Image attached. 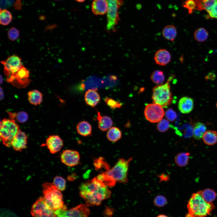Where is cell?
I'll use <instances>...</instances> for the list:
<instances>
[{
    "label": "cell",
    "instance_id": "1",
    "mask_svg": "<svg viewBox=\"0 0 217 217\" xmlns=\"http://www.w3.org/2000/svg\"><path fill=\"white\" fill-rule=\"evenodd\" d=\"M79 189L80 195L87 206L99 205L102 201L110 198L111 194L108 187L96 177L82 183Z\"/></svg>",
    "mask_w": 217,
    "mask_h": 217
},
{
    "label": "cell",
    "instance_id": "2",
    "mask_svg": "<svg viewBox=\"0 0 217 217\" xmlns=\"http://www.w3.org/2000/svg\"><path fill=\"white\" fill-rule=\"evenodd\" d=\"M188 213L193 217H206L215 208L212 203L206 202L197 192L193 193L188 202Z\"/></svg>",
    "mask_w": 217,
    "mask_h": 217
},
{
    "label": "cell",
    "instance_id": "3",
    "mask_svg": "<svg viewBox=\"0 0 217 217\" xmlns=\"http://www.w3.org/2000/svg\"><path fill=\"white\" fill-rule=\"evenodd\" d=\"M174 77V75H171L165 83L153 88L152 97L153 103L158 104L163 108H166L171 104L172 97L170 83Z\"/></svg>",
    "mask_w": 217,
    "mask_h": 217
},
{
    "label": "cell",
    "instance_id": "4",
    "mask_svg": "<svg viewBox=\"0 0 217 217\" xmlns=\"http://www.w3.org/2000/svg\"><path fill=\"white\" fill-rule=\"evenodd\" d=\"M42 187L43 197L51 208L55 211L63 206L62 195L53 183L46 182L43 184Z\"/></svg>",
    "mask_w": 217,
    "mask_h": 217
},
{
    "label": "cell",
    "instance_id": "5",
    "mask_svg": "<svg viewBox=\"0 0 217 217\" xmlns=\"http://www.w3.org/2000/svg\"><path fill=\"white\" fill-rule=\"evenodd\" d=\"M20 129L14 119H3L1 122L0 130V139L3 144L6 147H11V141Z\"/></svg>",
    "mask_w": 217,
    "mask_h": 217
},
{
    "label": "cell",
    "instance_id": "6",
    "mask_svg": "<svg viewBox=\"0 0 217 217\" xmlns=\"http://www.w3.org/2000/svg\"><path fill=\"white\" fill-rule=\"evenodd\" d=\"M132 158L127 160L123 158L118 159L114 166L105 172L116 182L126 183L128 182L127 174L129 162Z\"/></svg>",
    "mask_w": 217,
    "mask_h": 217
},
{
    "label": "cell",
    "instance_id": "7",
    "mask_svg": "<svg viewBox=\"0 0 217 217\" xmlns=\"http://www.w3.org/2000/svg\"><path fill=\"white\" fill-rule=\"evenodd\" d=\"M107 5L106 29L108 31H115V27L120 20L118 11L123 5V0H105Z\"/></svg>",
    "mask_w": 217,
    "mask_h": 217
},
{
    "label": "cell",
    "instance_id": "8",
    "mask_svg": "<svg viewBox=\"0 0 217 217\" xmlns=\"http://www.w3.org/2000/svg\"><path fill=\"white\" fill-rule=\"evenodd\" d=\"M89 209L84 204L79 205L67 210L65 205L55 211L56 217H88Z\"/></svg>",
    "mask_w": 217,
    "mask_h": 217
},
{
    "label": "cell",
    "instance_id": "9",
    "mask_svg": "<svg viewBox=\"0 0 217 217\" xmlns=\"http://www.w3.org/2000/svg\"><path fill=\"white\" fill-rule=\"evenodd\" d=\"M31 213L33 217H56L55 211L48 205L42 197L32 205Z\"/></svg>",
    "mask_w": 217,
    "mask_h": 217
},
{
    "label": "cell",
    "instance_id": "10",
    "mask_svg": "<svg viewBox=\"0 0 217 217\" xmlns=\"http://www.w3.org/2000/svg\"><path fill=\"white\" fill-rule=\"evenodd\" d=\"M29 73V71L23 65L15 74L7 77V81L17 87H24L30 83Z\"/></svg>",
    "mask_w": 217,
    "mask_h": 217
},
{
    "label": "cell",
    "instance_id": "11",
    "mask_svg": "<svg viewBox=\"0 0 217 217\" xmlns=\"http://www.w3.org/2000/svg\"><path fill=\"white\" fill-rule=\"evenodd\" d=\"M144 114L146 118L151 123H157L163 118L165 112L163 107L156 103L149 104L145 107Z\"/></svg>",
    "mask_w": 217,
    "mask_h": 217
},
{
    "label": "cell",
    "instance_id": "12",
    "mask_svg": "<svg viewBox=\"0 0 217 217\" xmlns=\"http://www.w3.org/2000/svg\"><path fill=\"white\" fill-rule=\"evenodd\" d=\"M1 63L3 65L4 72L7 77L15 74L23 65L21 58L15 55L9 56Z\"/></svg>",
    "mask_w": 217,
    "mask_h": 217
},
{
    "label": "cell",
    "instance_id": "13",
    "mask_svg": "<svg viewBox=\"0 0 217 217\" xmlns=\"http://www.w3.org/2000/svg\"><path fill=\"white\" fill-rule=\"evenodd\" d=\"M196 9L205 10L208 13L207 19H217V0H195Z\"/></svg>",
    "mask_w": 217,
    "mask_h": 217
},
{
    "label": "cell",
    "instance_id": "14",
    "mask_svg": "<svg viewBox=\"0 0 217 217\" xmlns=\"http://www.w3.org/2000/svg\"><path fill=\"white\" fill-rule=\"evenodd\" d=\"M60 158L62 163L70 167L77 165L79 164L80 159L78 152L70 149L64 150L61 154Z\"/></svg>",
    "mask_w": 217,
    "mask_h": 217
},
{
    "label": "cell",
    "instance_id": "15",
    "mask_svg": "<svg viewBox=\"0 0 217 217\" xmlns=\"http://www.w3.org/2000/svg\"><path fill=\"white\" fill-rule=\"evenodd\" d=\"M27 137L26 134L20 129L13 139L11 146L14 149L21 152L26 148L27 144Z\"/></svg>",
    "mask_w": 217,
    "mask_h": 217
},
{
    "label": "cell",
    "instance_id": "16",
    "mask_svg": "<svg viewBox=\"0 0 217 217\" xmlns=\"http://www.w3.org/2000/svg\"><path fill=\"white\" fill-rule=\"evenodd\" d=\"M46 145L50 153L55 154L59 152L63 145V141L58 135H50L46 139Z\"/></svg>",
    "mask_w": 217,
    "mask_h": 217
},
{
    "label": "cell",
    "instance_id": "17",
    "mask_svg": "<svg viewBox=\"0 0 217 217\" xmlns=\"http://www.w3.org/2000/svg\"><path fill=\"white\" fill-rule=\"evenodd\" d=\"M171 55L170 52L165 49H161L155 53L154 60L156 64L165 66L168 64L171 61Z\"/></svg>",
    "mask_w": 217,
    "mask_h": 217
},
{
    "label": "cell",
    "instance_id": "18",
    "mask_svg": "<svg viewBox=\"0 0 217 217\" xmlns=\"http://www.w3.org/2000/svg\"><path fill=\"white\" fill-rule=\"evenodd\" d=\"M178 108L180 111L183 114L190 113L194 107V101L191 98L187 96L182 97L178 103Z\"/></svg>",
    "mask_w": 217,
    "mask_h": 217
},
{
    "label": "cell",
    "instance_id": "19",
    "mask_svg": "<svg viewBox=\"0 0 217 217\" xmlns=\"http://www.w3.org/2000/svg\"><path fill=\"white\" fill-rule=\"evenodd\" d=\"M100 99L99 94L95 90L89 89L85 92V101L87 105L91 107H94L97 105Z\"/></svg>",
    "mask_w": 217,
    "mask_h": 217
},
{
    "label": "cell",
    "instance_id": "20",
    "mask_svg": "<svg viewBox=\"0 0 217 217\" xmlns=\"http://www.w3.org/2000/svg\"><path fill=\"white\" fill-rule=\"evenodd\" d=\"M91 8L95 14L104 15L107 11V4L105 0H94L92 3Z\"/></svg>",
    "mask_w": 217,
    "mask_h": 217
},
{
    "label": "cell",
    "instance_id": "21",
    "mask_svg": "<svg viewBox=\"0 0 217 217\" xmlns=\"http://www.w3.org/2000/svg\"><path fill=\"white\" fill-rule=\"evenodd\" d=\"M97 118L98 127L102 131L109 130L113 124V121L110 117L106 115L102 116L99 112H97Z\"/></svg>",
    "mask_w": 217,
    "mask_h": 217
},
{
    "label": "cell",
    "instance_id": "22",
    "mask_svg": "<svg viewBox=\"0 0 217 217\" xmlns=\"http://www.w3.org/2000/svg\"><path fill=\"white\" fill-rule=\"evenodd\" d=\"M28 99L31 104L37 105L41 104L43 100L42 93L37 90L29 91L28 93Z\"/></svg>",
    "mask_w": 217,
    "mask_h": 217
},
{
    "label": "cell",
    "instance_id": "23",
    "mask_svg": "<svg viewBox=\"0 0 217 217\" xmlns=\"http://www.w3.org/2000/svg\"><path fill=\"white\" fill-rule=\"evenodd\" d=\"M76 129L78 133L82 136H89L92 134V126L86 121H83L78 123L76 125Z\"/></svg>",
    "mask_w": 217,
    "mask_h": 217
},
{
    "label": "cell",
    "instance_id": "24",
    "mask_svg": "<svg viewBox=\"0 0 217 217\" xmlns=\"http://www.w3.org/2000/svg\"><path fill=\"white\" fill-rule=\"evenodd\" d=\"M206 130L207 127L204 124L201 122L196 123L193 127V137L197 140H201Z\"/></svg>",
    "mask_w": 217,
    "mask_h": 217
},
{
    "label": "cell",
    "instance_id": "25",
    "mask_svg": "<svg viewBox=\"0 0 217 217\" xmlns=\"http://www.w3.org/2000/svg\"><path fill=\"white\" fill-rule=\"evenodd\" d=\"M162 34L167 40L173 41L177 34V31L175 27L169 25L165 27L162 30Z\"/></svg>",
    "mask_w": 217,
    "mask_h": 217
},
{
    "label": "cell",
    "instance_id": "26",
    "mask_svg": "<svg viewBox=\"0 0 217 217\" xmlns=\"http://www.w3.org/2000/svg\"><path fill=\"white\" fill-rule=\"evenodd\" d=\"M202 138L206 144L209 146L214 145L217 142V132L213 130L206 131Z\"/></svg>",
    "mask_w": 217,
    "mask_h": 217
},
{
    "label": "cell",
    "instance_id": "27",
    "mask_svg": "<svg viewBox=\"0 0 217 217\" xmlns=\"http://www.w3.org/2000/svg\"><path fill=\"white\" fill-rule=\"evenodd\" d=\"M190 153L188 152H181L177 154L174 159L176 165L179 167H183L188 164Z\"/></svg>",
    "mask_w": 217,
    "mask_h": 217
},
{
    "label": "cell",
    "instance_id": "28",
    "mask_svg": "<svg viewBox=\"0 0 217 217\" xmlns=\"http://www.w3.org/2000/svg\"><path fill=\"white\" fill-rule=\"evenodd\" d=\"M203 199L207 203H211L214 201L217 196L216 192L213 190L207 188L198 192Z\"/></svg>",
    "mask_w": 217,
    "mask_h": 217
},
{
    "label": "cell",
    "instance_id": "29",
    "mask_svg": "<svg viewBox=\"0 0 217 217\" xmlns=\"http://www.w3.org/2000/svg\"><path fill=\"white\" fill-rule=\"evenodd\" d=\"M106 136L109 140L115 142L121 138L122 133L119 128L114 127H111L108 130Z\"/></svg>",
    "mask_w": 217,
    "mask_h": 217
},
{
    "label": "cell",
    "instance_id": "30",
    "mask_svg": "<svg viewBox=\"0 0 217 217\" xmlns=\"http://www.w3.org/2000/svg\"><path fill=\"white\" fill-rule=\"evenodd\" d=\"M12 16L11 12L6 9H1L0 13V23L4 26L8 25L11 22Z\"/></svg>",
    "mask_w": 217,
    "mask_h": 217
},
{
    "label": "cell",
    "instance_id": "31",
    "mask_svg": "<svg viewBox=\"0 0 217 217\" xmlns=\"http://www.w3.org/2000/svg\"><path fill=\"white\" fill-rule=\"evenodd\" d=\"M194 36L196 40L199 42H203L206 40L208 37V33L204 28L200 27L195 31Z\"/></svg>",
    "mask_w": 217,
    "mask_h": 217
},
{
    "label": "cell",
    "instance_id": "32",
    "mask_svg": "<svg viewBox=\"0 0 217 217\" xmlns=\"http://www.w3.org/2000/svg\"><path fill=\"white\" fill-rule=\"evenodd\" d=\"M150 79L154 83L158 85L161 84L165 80L163 72L159 70H156L153 72L150 75Z\"/></svg>",
    "mask_w": 217,
    "mask_h": 217
},
{
    "label": "cell",
    "instance_id": "33",
    "mask_svg": "<svg viewBox=\"0 0 217 217\" xmlns=\"http://www.w3.org/2000/svg\"><path fill=\"white\" fill-rule=\"evenodd\" d=\"M96 177L102 181L108 187H112L115 186L116 181L112 177L107 175L105 172L99 174Z\"/></svg>",
    "mask_w": 217,
    "mask_h": 217
},
{
    "label": "cell",
    "instance_id": "34",
    "mask_svg": "<svg viewBox=\"0 0 217 217\" xmlns=\"http://www.w3.org/2000/svg\"><path fill=\"white\" fill-rule=\"evenodd\" d=\"M53 184L60 191L65 189L66 181L65 179L60 176H56L54 178Z\"/></svg>",
    "mask_w": 217,
    "mask_h": 217
},
{
    "label": "cell",
    "instance_id": "35",
    "mask_svg": "<svg viewBox=\"0 0 217 217\" xmlns=\"http://www.w3.org/2000/svg\"><path fill=\"white\" fill-rule=\"evenodd\" d=\"M7 35L8 38L10 40L14 41L19 37L20 32L16 28L13 27L8 30Z\"/></svg>",
    "mask_w": 217,
    "mask_h": 217
},
{
    "label": "cell",
    "instance_id": "36",
    "mask_svg": "<svg viewBox=\"0 0 217 217\" xmlns=\"http://www.w3.org/2000/svg\"><path fill=\"white\" fill-rule=\"evenodd\" d=\"M170 124L169 122L165 119L159 121L157 126V129L160 132L163 133L169 129Z\"/></svg>",
    "mask_w": 217,
    "mask_h": 217
},
{
    "label": "cell",
    "instance_id": "37",
    "mask_svg": "<svg viewBox=\"0 0 217 217\" xmlns=\"http://www.w3.org/2000/svg\"><path fill=\"white\" fill-rule=\"evenodd\" d=\"M104 100L107 105L111 108L114 109L116 108H120L121 106V103L111 98L106 97Z\"/></svg>",
    "mask_w": 217,
    "mask_h": 217
},
{
    "label": "cell",
    "instance_id": "38",
    "mask_svg": "<svg viewBox=\"0 0 217 217\" xmlns=\"http://www.w3.org/2000/svg\"><path fill=\"white\" fill-rule=\"evenodd\" d=\"M183 6L188 10L190 14H191L196 9L195 0H186L183 3Z\"/></svg>",
    "mask_w": 217,
    "mask_h": 217
},
{
    "label": "cell",
    "instance_id": "39",
    "mask_svg": "<svg viewBox=\"0 0 217 217\" xmlns=\"http://www.w3.org/2000/svg\"><path fill=\"white\" fill-rule=\"evenodd\" d=\"M167 202L166 198L164 196L161 195L157 196L154 200V205L158 207H162L164 206L166 204Z\"/></svg>",
    "mask_w": 217,
    "mask_h": 217
},
{
    "label": "cell",
    "instance_id": "40",
    "mask_svg": "<svg viewBox=\"0 0 217 217\" xmlns=\"http://www.w3.org/2000/svg\"><path fill=\"white\" fill-rule=\"evenodd\" d=\"M102 158H100L95 161L94 165L96 169L103 168L108 171L110 169L109 165Z\"/></svg>",
    "mask_w": 217,
    "mask_h": 217
},
{
    "label": "cell",
    "instance_id": "41",
    "mask_svg": "<svg viewBox=\"0 0 217 217\" xmlns=\"http://www.w3.org/2000/svg\"><path fill=\"white\" fill-rule=\"evenodd\" d=\"M16 118L19 122L21 123H24L27 121L28 115L25 112L20 111L17 113Z\"/></svg>",
    "mask_w": 217,
    "mask_h": 217
},
{
    "label": "cell",
    "instance_id": "42",
    "mask_svg": "<svg viewBox=\"0 0 217 217\" xmlns=\"http://www.w3.org/2000/svg\"><path fill=\"white\" fill-rule=\"evenodd\" d=\"M165 116L167 119L170 121H174L177 117L176 113L171 108L168 109L166 111Z\"/></svg>",
    "mask_w": 217,
    "mask_h": 217
},
{
    "label": "cell",
    "instance_id": "43",
    "mask_svg": "<svg viewBox=\"0 0 217 217\" xmlns=\"http://www.w3.org/2000/svg\"><path fill=\"white\" fill-rule=\"evenodd\" d=\"M14 0H0L1 9H5L11 7L13 4Z\"/></svg>",
    "mask_w": 217,
    "mask_h": 217
},
{
    "label": "cell",
    "instance_id": "44",
    "mask_svg": "<svg viewBox=\"0 0 217 217\" xmlns=\"http://www.w3.org/2000/svg\"><path fill=\"white\" fill-rule=\"evenodd\" d=\"M21 0H15L14 6L15 9L20 10L21 9L22 4Z\"/></svg>",
    "mask_w": 217,
    "mask_h": 217
},
{
    "label": "cell",
    "instance_id": "45",
    "mask_svg": "<svg viewBox=\"0 0 217 217\" xmlns=\"http://www.w3.org/2000/svg\"><path fill=\"white\" fill-rule=\"evenodd\" d=\"M159 177L160 178V181H167L169 179L168 175L165 174H161L159 175Z\"/></svg>",
    "mask_w": 217,
    "mask_h": 217
},
{
    "label": "cell",
    "instance_id": "46",
    "mask_svg": "<svg viewBox=\"0 0 217 217\" xmlns=\"http://www.w3.org/2000/svg\"><path fill=\"white\" fill-rule=\"evenodd\" d=\"M216 75L213 72H210L207 75L206 77L207 79H209L211 80H213L216 78Z\"/></svg>",
    "mask_w": 217,
    "mask_h": 217
},
{
    "label": "cell",
    "instance_id": "47",
    "mask_svg": "<svg viewBox=\"0 0 217 217\" xmlns=\"http://www.w3.org/2000/svg\"><path fill=\"white\" fill-rule=\"evenodd\" d=\"M4 97V93L2 87L0 88V99L2 100L3 99Z\"/></svg>",
    "mask_w": 217,
    "mask_h": 217
},
{
    "label": "cell",
    "instance_id": "48",
    "mask_svg": "<svg viewBox=\"0 0 217 217\" xmlns=\"http://www.w3.org/2000/svg\"><path fill=\"white\" fill-rule=\"evenodd\" d=\"M156 217H169L168 216L164 214H160Z\"/></svg>",
    "mask_w": 217,
    "mask_h": 217
},
{
    "label": "cell",
    "instance_id": "49",
    "mask_svg": "<svg viewBox=\"0 0 217 217\" xmlns=\"http://www.w3.org/2000/svg\"><path fill=\"white\" fill-rule=\"evenodd\" d=\"M186 217H193L190 213H188L186 215Z\"/></svg>",
    "mask_w": 217,
    "mask_h": 217
},
{
    "label": "cell",
    "instance_id": "50",
    "mask_svg": "<svg viewBox=\"0 0 217 217\" xmlns=\"http://www.w3.org/2000/svg\"><path fill=\"white\" fill-rule=\"evenodd\" d=\"M76 1L79 2H82L85 1L86 0H75Z\"/></svg>",
    "mask_w": 217,
    "mask_h": 217
},
{
    "label": "cell",
    "instance_id": "51",
    "mask_svg": "<svg viewBox=\"0 0 217 217\" xmlns=\"http://www.w3.org/2000/svg\"><path fill=\"white\" fill-rule=\"evenodd\" d=\"M0 83H1L2 82H3V79L2 78V77L1 75V77H0Z\"/></svg>",
    "mask_w": 217,
    "mask_h": 217
},
{
    "label": "cell",
    "instance_id": "52",
    "mask_svg": "<svg viewBox=\"0 0 217 217\" xmlns=\"http://www.w3.org/2000/svg\"><path fill=\"white\" fill-rule=\"evenodd\" d=\"M56 0V1H59V0Z\"/></svg>",
    "mask_w": 217,
    "mask_h": 217
}]
</instances>
